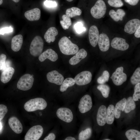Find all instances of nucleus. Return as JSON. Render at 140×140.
Returning a JSON list of instances; mask_svg holds the SVG:
<instances>
[{
  "mask_svg": "<svg viewBox=\"0 0 140 140\" xmlns=\"http://www.w3.org/2000/svg\"><path fill=\"white\" fill-rule=\"evenodd\" d=\"M140 26V21L137 19H131L125 24L124 27V31L130 34L135 32L136 30Z\"/></svg>",
  "mask_w": 140,
  "mask_h": 140,
  "instance_id": "15",
  "label": "nucleus"
},
{
  "mask_svg": "<svg viewBox=\"0 0 140 140\" xmlns=\"http://www.w3.org/2000/svg\"><path fill=\"white\" fill-rule=\"evenodd\" d=\"M126 101V99L124 98L116 104L115 108V117L116 118L118 119L120 117L121 111H123L124 110Z\"/></svg>",
  "mask_w": 140,
  "mask_h": 140,
  "instance_id": "25",
  "label": "nucleus"
},
{
  "mask_svg": "<svg viewBox=\"0 0 140 140\" xmlns=\"http://www.w3.org/2000/svg\"><path fill=\"white\" fill-rule=\"evenodd\" d=\"M109 77V74L107 71H104L101 76L99 77L97 79V82L99 84H103L108 81Z\"/></svg>",
  "mask_w": 140,
  "mask_h": 140,
  "instance_id": "35",
  "label": "nucleus"
},
{
  "mask_svg": "<svg viewBox=\"0 0 140 140\" xmlns=\"http://www.w3.org/2000/svg\"><path fill=\"white\" fill-rule=\"evenodd\" d=\"M92 106V102L91 96L88 95H86L81 99L78 108L81 113H84L90 110Z\"/></svg>",
  "mask_w": 140,
  "mask_h": 140,
  "instance_id": "9",
  "label": "nucleus"
},
{
  "mask_svg": "<svg viewBox=\"0 0 140 140\" xmlns=\"http://www.w3.org/2000/svg\"><path fill=\"white\" fill-rule=\"evenodd\" d=\"M106 6L103 0H98L90 10L92 16L97 19L100 18L105 15L106 11Z\"/></svg>",
  "mask_w": 140,
  "mask_h": 140,
  "instance_id": "4",
  "label": "nucleus"
},
{
  "mask_svg": "<svg viewBox=\"0 0 140 140\" xmlns=\"http://www.w3.org/2000/svg\"><path fill=\"white\" fill-rule=\"evenodd\" d=\"M65 140H75V139L74 137H68L66 138L65 139Z\"/></svg>",
  "mask_w": 140,
  "mask_h": 140,
  "instance_id": "46",
  "label": "nucleus"
},
{
  "mask_svg": "<svg viewBox=\"0 0 140 140\" xmlns=\"http://www.w3.org/2000/svg\"><path fill=\"white\" fill-rule=\"evenodd\" d=\"M111 46L115 49L124 51L127 50L129 47L128 44L126 42L125 39L119 37H115L112 40Z\"/></svg>",
  "mask_w": 140,
  "mask_h": 140,
  "instance_id": "12",
  "label": "nucleus"
},
{
  "mask_svg": "<svg viewBox=\"0 0 140 140\" xmlns=\"http://www.w3.org/2000/svg\"><path fill=\"white\" fill-rule=\"evenodd\" d=\"M98 43L99 48L101 51L106 52L109 50L110 41L109 37L106 34L101 33L100 34Z\"/></svg>",
  "mask_w": 140,
  "mask_h": 140,
  "instance_id": "17",
  "label": "nucleus"
},
{
  "mask_svg": "<svg viewBox=\"0 0 140 140\" xmlns=\"http://www.w3.org/2000/svg\"><path fill=\"white\" fill-rule=\"evenodd\" d=\"M107 108L104 105L101 106L99 108L97 116V121L98 124L101 126L104 125L107 119Z\"/></svg>",
  "mask_w": 140,
  "mask_h": 140,
  "instance_id": "18",
  "label": "nucleus"
},
{
  "mask_svg": "<svg viewBox=\"0 0 140 140\" xmlns=\"http://www.w3.org/2000/svg\"><path fill=\"white\" fill-rule=\"evenodd\" d=\"M48 81L57 85H60L64 80L63 76L56 70H53L48 72L46 75Z\"/></svg>",
  "mask_w": 140,
  "mask_h": 140,
  "instance_id": "11",
  "label": "nucleus"
},
{
  "mask_svg": "<svg viewBox=\"0 0 140 140\" xmlns=\"http://www.w3.org/2000/svg\"><path fill=\"white\" fill-rule=\"evenodd\" d=\"M55 138V134L53 133H50L46 137L43 139L44 140H54Z\"/></svg>",
  "mask_w": 140,
  "mask_h": 140,
  "instance_id": "44",
  "label": "nucleus"
},
{
  "mask_svg": "<svg viewBox=\"0 0 140 140\" xmlns=\"http://www.w3.org/2000/svg\"><path fill=\"white\" fill-rule=\"evenodd\" d=\"M123 70L122 67L117 68L110 77L116 86L121 85L127 80V75Z\"/></svg>",
  "mask_w": 140,
  "mask_h": 140,
  "instance_id": "7",
  "label": "nucleus"
},
{
  "mask_svg": "<svg viewBox=\"0 0 140 140\" xmlns=\"http://www.w3.org/2000/svg\"><path fill=\"white\" fill-rule=\"evenodd\" d=\"M8 112L7 107L3 104H0V121L4 117Z\"/></svg>",
  "mask_w": 140,
  "mask_h": 140,
  "instance_id": "39",
  "label": "nucleus"
},
{
  "mask_svg": "<svg viewBox=\"0 0 140 140\" xmlns=\"http://www.w3.org/2000/svg\"><path fill=\"white\" fill-rule=\"evenodd\" d=\"M68 2H71L73 0H66Z\"/></svg>",
  "mask_w": 140,
  "mask_h": 140,
  "instance_id": "50",
  "label": "nucleus"
},
{
  "mask_svg": "<svg viewBox=\"0 0 140 140\" xmlns=\"http://www.w3.org/2000/svg\"><path fill=\"white\" fill-rule=\"evenodd\" d=\"M44 41L39 36H35L32 40L30 47V54L34 57L39 56L42 53L44 46Z\"/></svg>",
  "mask_w": 140,
  "mask_h": 140,
  "instance_id": "3",
  "label": "nucleus"
},
{
  "mask_svg": "<svg viewBox=\"0 0 140 140\" xmlns=\"http://www.w3.org/2000/svg\"><path fill=\"white\" fill-rule=\"evenodd\" d=\"M24 16L27 20L30 21L39 20L41 16V11L38 8H35L26 11Z\"/></svg>",
  "mask_w": 140,
  "mask_h": 140,
  "instance_id": "19",
  "label": "nucleus"
},
{
  "mask_svg": "<svg viewBox=\"0 0 140 140\" xmlns=\"http://www.w3.org/2000/svg\"><path fill=\"white\" fill-rule=\"evenodd\" d=\"M56 114L61 120L67 123L72 122L73 119V115L71 110L67 108H60L57 110Z\"/></svg>",
  "mask_w": 140,
  "mask_h": 140,
  "instance_id": "10",
  "label": "nucleus"
},
{
  "mask_svg": "<svg viewBox=\"0 0 140 140\" xmlns=\"http://www.w3.org/2000/svg\"><path fill=\"white\" fill-rule=\"evenodd\" d=\"M23 42V38L20 34L16 35L12 38L11 41V47L12 50L14 52L19 51L21 49Z\"/></svg>",
  "mask_w": 140,
  "mask_h": 140,
  "instance_id": "21",
  "label": "nucleus"
},
{
  "mask_svg": "<svg viewBox=\"0 0 140 140\" xmlns=\"http://www.w3.org/2000/svg\"><path fill=\"white\" fill-rule=\"evenodd\" d=\"M97 88L101 92L104 97L106 98L108 97L110 89L108 86L103 84L97 87Z\"/></svg>",
  "mask_w": 140,
  "mask_h": 140,
  "instance_id": "34",
  "label": "nucleus"
},
{
  "mask_svg": "<svg viewBox=\"0 0 140 140\" xmlns=\"http://www.w3.org/2000/svg\"><path fill=\"white\" fill-rule=\"evenodd\" d=\"M3 128V126L1 122L0 121V132H1Z\"/></svg>",
  "mask_w": 140,
  "mask_h": 140,
  "instance_id": "47",
  "label": "nucleus"
},
{
  "mask_svg": "<svg viewBox=\"0 0 140 140\" xmlns=\"http://www.w3.org/2000/svg\"><path fill=\"white\" fill-rule=\"evenodd\" d=\"M43 129L40 125H37L31 127L25 135V140H38L42 136Z\"/></svg>",
  "mask_w": 140,
  "mask_h": 140,
  "instance_id": "6",
  "label": "nucleus"
},
{
  "mask_svg": "<svg viewBox=\"0 0 140 140\" xmlns=\"http://www.w3.org/2000/svg\"><path fill=\"white\" fill-rule=\"evenodd\" d=\"M9 125L12 130L17 134L21 133L23 130V126L19 120L16 117L12 116L9 119Z\"/></svg>",
  "mask_w": 140,
  "mask_h": 140,
  "instance_id": "16",
  "label": "nucleus"
},
{
  "mask_svg": "<svg viewBox=\"0 0 140 140\" xmlns=\"http://www.w3.org/2000/svg\"><path fill=\"white\" fill-rule=\"evenodd\" d=\"M15 72L14 69L10 67L7 68L3 72L0 77V80L3 83H6L11 79Z\"/></svg>",
  "mask_w": 140,
  "mask_h": 140,
  "instance_id": "22",
  "label": "nucleus"
},
{
  "mask_svg": "<svg viewBox=\"0 0 140 140\" xmlns=\"http://www.w3.org/2000/svg\"><path fill=\"white\" fill-rule=\"evenodd\" d=\"M92 75L88 71L82 72L78 74L74 78L75 83L78 86H83L90 83L91 81Z\"/></svg>",
  "mask_w": 140,
  "mask_h": 140,
  "instance_id": "8",
  "label": "nucleus"
},
{
  "mask_svg": "<svg viewBox=\"0 0 140 140\" xmlns=\"http://www.w3.org/2000/svg\"><path fill=\"white\" fill-rule=\"evenodd\" d=\"M111 17L115 21L117 22L119 20L122 21L123 17L125 16V13L123 9H118L116 12L114 10H111L109 12Z\"/></svg>",
  "mask_w": 140,
  "mask_h": 140,
  "instance_id": "24",
  "label": "nucleus"
},
{
  "mask_svg": "<svg viewBox=\"0 0 140 140\" xmlns=\"http://www.w3.org/2000/svg\"><path fill=\"white\" fill-rule=\"evenodd\" d=\"M92 134V130L90 128L81 131L79 133L78 139L79 140H86L89 138Z\"/></svg>",
  "mask_w": 140,
  "mask_h": 140,
  "instance_id": "32",
  "label": "nucleus"
},
{
  "mask_svg": "<svg viewBox=\"0 0 140 140\" xmlns=\"http://www.w3.org/2000/svg\"><path fill=\"white\" fill-rule=\"evenodd\" d=\"M74 28L76 32L78 33H80L86 30L85 28L83 26L82 24L79 22L74 25Z\"/></svg>",
  "mask_w": 140,
  "mask_h": 140,
  "instance_id": "38",
  "label": "nucleus"
},
{
  "mask_svg": "<svg viewBox=\"0 0 140 140\" xmlns=\"http://www.w3.org/2000/svg\"><path fill=\"white\" fill-rule=\"evenodd\" d=\"M34 80L33 76L30 74H25L19 79L17 83V87L21 90H28L32 87Z\"/></svg>",
  "mask_w": 140,
  "mask_h": 140,
  "instance_id": "5",
  "label": "nucleus"
},
{
  "mask_svg": "<svg viewBox=\"0 0 140 140\" xmlns=\"http://www.w3.org/2000/svg\"><path fill=\"white\" fill-rule=\"evenodd\" d=\"M75 83L74 79L71 78H67L64 80L60 86V90L62 92L66 91L69 87L74 85Z\"/></svg>",
  "mask_w": 140,
  "mask_h": 140,
  "instance_id": "27",
  "label": "nucleus"
},
{
  "mask_svg": "<svg viewBox=\"0 0 140 140\" xmlns=\"http://www.w3.org/2000/svg\"><path fill=\"white\" fill-rule=\"evenodd\" d=\"M62 20H61L60 23L63 29L65 30L68 29L72 24L71 19L69 17L65 14L62 16Z\"/></svg>",
  "mask_w": 140,
  "mask_h": 140,
  "instance_id": "31",
  "label": "nucleus"
},
{
  "mask_svg": "<svg viewBox=\"0 0 140 140\" xmlns=\"http://www.w3.org/2000/svg\"><path fill=\"white\" fill-rule=\"evenodd\" d=\"M44 5L48 8H53L56 7L57 5L55 1L46 0L44 2Z\"/></svg>",
  "mask_w": 140,
  "mask_h": 140,
  "instance_id": "41",
  "label": "nucleus"
},
{
  "mask_svg": "<svg viewBox=\"0 0 140 140\" xmlns=\"http://www.w3.org/2000/svg\"><path fill=\"white\" fill-rule=\"evenodd\" d=\"M106 123L108 124H112L113 122L115 117V107L112 104L109 105L107 110Z\"/></svg>",
  "mask_w": 140,
  "mask_h": 140,
  "instance_id": "26",
  "label": "nucleus"
},
{
  "mask_svg": "<svg viewBox=\"0 0 140 140\" xmlns=\"http://www.w3.org/2000/svg\"><path fill=\"white\" fill-rule=\"evenodd\" d=\"M108 2L110 6L115 8H119L123 5L121 0H108Z\"/></svg>",
  "mask_w": 140,
  "mask_h": 140,
  "instance_id": "37",
  "label": "nucleus"
},
{
  "mask_svg": "<svg viewBox=\"0 0 140 140\" xmlns=\"http://www.w3.org/2000/svg\"><path fill=\"white\" fill-rule=\"evenodd\" d=\"M58 45L60 51L65 55H73L79 51L78 46L73 43L66 36L63 37L60 39L58 43Z\"/></svg>",
  "mask_w": 140,
  "mask_h": 140,
  "instance_id": "1",
  "label": "nucleus"
},
{
  "mask_svg": "<svg viewBox=\"0 0 140 140\" xmlns=\"http://www.w3.org/2000/svg\"><path fill=\"white\" fill-rule=\"evenodd\" d=\"M99 32L97 27L92 25L90 28L88 33V37L91 45L93 47L96 46L99 37Z\"/></svg>",
  "mask_w": 140,
  "mask_h": 140,
  "instance_id": "13",
  "label": "nucleus"
},
{
  "mask_svg": "<svg viewBox=\"0 0 140 140\" xmlns=\"http://www.w3.org/2000/svg\"><path fill=\"white\" fill-rule=\"evenodd\" d=\"M82 13L81 10L76 7H72L67 9L66 14L70 18H73L77 16H80Z\"/></svg>",
  "mask_w": 140,
  "mask_h": 140,
  "instance_id": "30",
  "label": "nucleus"
},
{
  "mask_svg": "<svg viewBox=\"0 0 140 140\" xmlns=\"http://www.w3.org/2000/svg\"><path fill=\"white\" fill-rule=\"evenodd\" d=\"M47 106V103L43 99L38 97L30 99L26 102L24 105L25 109L31 112L37 110H43Z\"/></svg>",
  "mask_w": 140,
  "mask_h": 140,
  "instance_id": "2",
  "label": "nucleus"
},
{
  "mask_svg": "<svg viewBox=\"0 0 140 140\" xmlns=\"http://www.w3.org/2000/svg\"><path fill=\"white\" fill-rule=\"evenodd\" d=\"M130 81L133 85H136L140 82V68H137L130 79Z\"/></svg>",
  "mask_w": 140,
  "mask_h": 140,
  "instance_id": "33",
  "label": "nucleus"
},
{
  "mask_svg": "<svg viewBox=\"0 0 140 140\" xmlns=\"http://www.w3.org/2000/svg\"><path fill=\"white\" fill-rule=\"evenodd\" d=\"M133 99L135 101H138L140 99V83L136 84L134 87V92L133 95Z\"/></svg>",
  "mask_w": 140,
  "mask_h": 140,
  "instance_id": "36",
  "label": "nucleus"
},
{
  "mask_svg": "<svg viewBox=\"0 0 140 140\" xmlns=\"http://www.w3.org/2000/svg\"><path fill=\"white\" fill-rule=\"evenodd\" d=\"M136 107L135 101L132 97H129L127 100L124 109V112L126 113L130 112L134 109Z\"/></svg>",
  "mask_w": 140,
  "mask_h": 140,
  "instance_id": "29",
  "label": "nucleus"
},
{
  "mask_svg": "<svg viewBox=\"0 0 140 140\" xmlns=\"http://www.w3.org/2000/svg\"><path fill=\"white\" fill-rule=\"evenodd\" d=\"M126 137L129 140H140V132L134 129L127 130L125 132Z\"/></svg>",
  "mask_w": 140,
  "mask_h": 140,
  "instance_id": "28",
  "label": "nucleus"
},
{
  "mask_svg": "<svg viewBox=\"0 0 140 140\" xmlns=\"http://www.w3.org/2000/svg\"><path fill=\"white\" fill-rule=\"evenodd\" d=\"M3 2V0H0V5H1Z\"/></svg>",
  "mask_w": 140,
  "mask_h": 140,
  "instance_id": "49",
  "label": "nucleus"
},
{
  "mask_svg": "<svg viewBox=\"0 0 140 140\" xmlns=\"http://www.w3.org/2000/svg\"><path fill=\"white\" fill-rule=\"evenodd\" d=\"M87 55V53L86 51L83 48L81 49L76 53L74 56L70 59L69 63L72 65H76L82 60L84 59Z\"/></svg>",
  "mask_w": 140,
  "mask_h": 140,
  "instance_id": "20",
  "label": "nucleus"
},
{
  "mask_svg": "<svg viewBox=\"0 0 140 140\" xmlns=\"http://www.w3.org/2000/svg\"><path fill=\"white\" fill-rule=\"evenodd\" d=\"M12 0L13 1V2H16V3L20 1V0Z\"/></svg>",
  "mask_w": 140,
  "mask_h": 140,
  "instance_id": "48",
  "label": "nucleus"
},
{
  "mask_svg": "<svg viewBox=\"0 0 140 140\" xmlns=\"http://www.w3.org/2000/svg\"><path fill=\"white\" fill-rule=\"evenodd\" d=\"M104 140H110V139H105Z\"/></svg>",
  "mask_w": 140,
  "mask_h": 140,
  "instance_id": "51",
  "label": "nucleus"
},
{
  "mask_svg": "<svg viewBox=\"0 0 140 140\" xmlns=\"http://www.w3.org/2000/svg\"><path fill=\"white\" fill-rule=\"evenodd\" d=\"M135 36L137 38L140 37V26L137 29L134 34Z\"/></svg>",
  "mask_w": 140,
  "mask_h": 140,
  "instance_id": "45",
  "label": "nucleus"
},
{
  "mask_svg": "<svg viewBox=\"0 0 140 140\" xmlns=\"http://www.w3.org/2000/svg\"><path fill=\"white\" fill-rule=\"evenodd\" d=\"M6 57L5 55L2 54L0 55V70L4 68L6 62Z\"/></svg>",
  "mask_w": 140,
  "mask_h": 140,
  "instance_id": "40",
  "label": "nucleus"
},
{
  "mask_svg": "<svg viewBox=\"0 0 140 140\" xmlns=\"http://www.w3.org/2000/svg\"><path fill=\"white\" fill-rule=\"evenodd\" d=\"M124 1L129 5L135 6L138 3L139 0H124Z\"/></svg>",
  "mask_w": 140,
  "mask_h": 140,
  "instance_id": "43",
  "label": "nucleus"
},
{
  "mask_svg": "<svg viewBox=\"0 0 140 140\" xmlns=\"http://www.w3.org/2000/svg\"><path fill=\"white\" fill-rule=\"evenodd\" d=\"M13 31V29L11 27L3 28L0 29V34L3 35L5 33L11 32Z\"/></svg>",
  "mask_w": 140,
  "mask_h": 140,
  "instance_id": "42",
  "label": "nucleus"
},
{
  "mask_svg": "<svg viewBox=\"0 0 140 140\" xmlns=\"http://www.w3.org/2000/svg\"><path fill=\"white\" fill-rule=\"evenodd\" d=\"M58 58L57 53L51 48L47 49L42 53L39 56L38 59L41 62L44 61L46 59H48L53 62L56 61Z\"/></svg>",
  "mask_w": 140,
  "mask_h": 140,
  "instance_id": "14",
  "label": "nucleus"
},
{
  "mask_svg": "<svg viewBox=\"0 0 140 140\" xmlns=\"http://www.w3.org/2000/svg\"><path fill=\"white\" fill-rule=\"evenodd\" d=\"M58 32L57 29L53 27L49 28L45 32L44 38L46 41L50 43L53 42L55 39V37L58 34Z\"/></svg>",
  "mask_w": 140,
  "mask_h": 140,
  "instance_id": "23",
  "label": "nucleus"
}]
</instances>
